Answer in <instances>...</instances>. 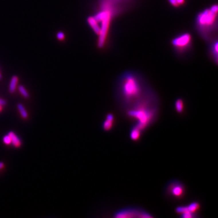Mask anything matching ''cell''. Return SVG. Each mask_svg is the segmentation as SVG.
<instances>
[{
  "mask_svg": "<svg viewBox=\"0 0 218 218\" xmlns=\"http://www.w3.org/2000/svg\"><path fill=\"white\" fill-rule=\"evenodd\" d=\"M151 89L140 74L133 72H125L116 83L115 98L118 107L123 112Z\"/></svg>",
  "mask_w": 218,
  "mask_h": 218,
  "instance_id": "cell-1",
  "label": "cell"
},
{
  "mask_svg": "<svg viewBox=\"0 0 218 218\" xmlns=\"http://www.w3.org/2000/svg\"><path fill=\"white\" fill-rule=\"evenodd\" d=\"M159 111V99L151 89L144 96L123 111L127 118L143 132L156 121Z\"/></svg>",
  "mask_w": 218,
  "mask_h": 218,
  "instance_id": "cell-2",
  "label": "cell"
},
{
  "mask_svg": "<svg viewBox=\"0 0 218 218\" xmlns=\"http://www.w3.org/2000/svg\"><path fill=\"white\" fill-rule=\"evenodd\" d=\"M114 13L115 10L112 2H111L110 0H104L102 4V9L94 17L98 23L101 24L100 27V32L98 35L99 40L98 42V47L100 48H102L105 44L111 20Z\"/></svg>",
  "mask_w": 218,
  "mask_h": 218,
  "instance_id": "cell-3",
  "label": "cell"
},
{
  "mask_svg": "<svg viewBox=\"0 0 218 218\" xmlns=\"http://www.w3.org/2000/svg\"><path fill=\"white\" fill-rule=\"evenodd\" d=\"M218 7L213 4L210 7L200 12L196 18V24L202 32L205 34L213 29L217 21Z\"/></svg>",
  "mask_w": 218,
  "mask_h": 218,
  "instance_id": "cell-4",
  "label": "cell"
},
{
  "mask_svg": "<svg viewBox=\"0 0 218 218\" xmlns=\"http://www.w3.org/2000/svg\"><path fill=\"white\" fill-rule=\"evenodd\" d=\"M186 192L185 185L178 179L170 180L165 185L164 194L171 200L179 201L184 199Z\"/></svg>",
  "mask_w": 218,
  "mask_h": 218,
  "instance_id": "cell-5",
  "label": "cell"
},
{
  "mask_svg": "<svg viewBox=\"0 0 218 218\" xmlns=\"http://www.w3.org/2000/svg\"><path fill=\"white\" fill-rule=\"evenodd\" d=\"M115 218H153L150 212L140 206H127L117 210L112 215Z\"/></svg>",
  "mask_w": 218,
  "mask_h": 218,
  "instance_id": "cell-6",
  "label": "cell"
},
{
  "mask_svg": "<svg viewBox=\"0 0 218 218\" xmlns=\"http://www.w3.org/2000/svg\"><path fill=\"white\" fill-rule=\"evenodd\" d=\"M192 43V36L189 33H183L175 37L172 44L177 52L184 53L188 50Z\"/></svg>",
  "mask_w": 218,
  "mask_h": 218,
  "instance_id": "cell-7",
  "label": "cell"
},
{
  "mask_svg": "<svg viewBox=\"0 0 218 218\" xmlns=\"http://www.w3.org/2000/svg\"><path fill=\"white\" fill-rule=\"evenodd\" d=\"M201 209V204L198 201H193L187 205L178 206L175 209V213L178 215L185 212H191L193 213H199Z\"/></svg>",
  "mask_w": 218,
  "mask_h": 218,
  "instance_id": "cell-8",
  "label": "cell"
},
{
  "mask_svg": "<svg viewBox=\"0 0 218 218\" xmlns=\"http://www.w3.org/2000/svg\"><path fill=\"white\" fill-rule=\"evenodd\" d=\"M115 123V116L113 113H109L102 124V129L104 131H110L112 130Z\"/></svg>",
  "mask_w": 218,
  "mask_h": 218,
  "instance_id": "cell-9",
  "label": "cell"
},
{
  "mask_svg": "<svg viewBox=\"0 0 218 218\" xmlns=\"http://www.w3.org/2000/svg\"><path fill=\"white\" fill-rule=\"evenodd\" d=\"M143 131L134 124L131 126L129 132V137L132 141H140L143 134Z\"/></svg>",
  "mask_w": 218,
  "mask_h": 218,
  "instance_id": "cell-10",
  "label": "cell"
},
{
  "mask_svg": "<svg viewBox=\"0 0 218 218\" xmlns=\"http://www.w3.org/2000/svg\"><path fill=\"white\" fill-rule=\"evenodd\" d=\"M87 22L94 31V32L96 34L99 35L100 32V25L98 21L96 19V18L94 17H90L87 18Z\"/></svg>",
  "mask_w": 218,
  "mask_h": 218,
  "instance_id": "cell-11",
  "label": "cell"
},
{
  "mask_svg": "<svg viewBox=\"0 0 218 218\" xmlns=\"http://www.w3.org/2000/svg\"><path fill=\"white\" fill-rule=\"evenodd\" d=\"M174 105V109L178 114L181 115L184 113V108H185V103H184V100L182 98H179L175 100Z\"/></svg>",
  "mask_w": 218,
  "mask_h": 218,
  "instance_id": "cell-12",
  "label": "cell"
},
{
  "mask_svg": "<svg viewBox=\"0 0 218 218\" xmlns=\"http://www.w3.org/2000/svg\"><path fill=\"white\" fill-rule=\"evenodd\" d=\"M8 135L11 138V144L13 146L16 148H19L21 146V141L20 138L12 131H9Z\"/></svg>",
  "mask_w": 218,
  "mask_h": 218,
  "instance_id": "cell-13",
  "label": "cell"
},
{
  "mask_svg": "<svg viewBox=\"0 0 218 218\" xmlns=\"http://www.w3.org/2000/svg\"><path fill=\"white\" fill-rule=\"evenodd\" d=\"M18 83V77L16 75L13 76L11 78V79H10V81L9 83V90L10 93H13L15 92Z\"/></svg>",
  "mask_w": 218,
  "mask_h": 218,
  "instance_id": "cell-14",
  "label": "cell"
},
{
  "mask_svg": "<svg viewBox=\"0 0 218 218\" xmlns=\"http://www.w3.org/2000/svg\"><path fill=\"white\" fill-rule=\"evenodd\" d=\"M17 108L19 113L21 114V117H22L23 119H27L28 118L29 115L27 110H26V109H25L24 106L22 104L19 103L17 104Z\"/></svg>",
  "mask_w": 218,
  "mask_h": 218,
  "instance_id": "cell-15",
  "label": "cell"
},
{
  "mask_svg": "<svg viewBox=\"0 0 218 218\" xmlns=\"http://www.w3.org/2000/svg\"><path fill=\"white\" fill-rule=\"evenodd\" d=\"M179 216L181 218H198L201 217L199 213H193L188 211L183 213L181 215H179Z\"/></svg>",
  "mask_w": 218,
  "mask_h": 218,
  "instance_id": "cell-16",
  "label": "cell"
},
{
  "mask_svg": "<svg viewBox=\"0 0 218 218\" xmlns=\"http://www.w3.org/2000/svg\"><path fill=\"white\" fill-rule=\"evenodd\" d=\"M211 54L213 55V58L215 59L216 62H217V42L216 40L212 44V46L211 47Z\"/></svg>",
  "mask_w": 218,
  "mask_h": 218,
  "instance_id": "cell-17",
  "label": "cell"
},
{
  "mask_svg": "<svg viewBox=\"0 0 218 218\" xmlns=\"http://www.w3.org/2000/svg\"><path fill=\"white\" fill-rule=\"evenodd\" d=\"M18 90L19 91L20 93L23 95V97L25 98H29L30 97V94L28 92V90L25 89V88L22 86V85H20V86L18 87Z\"/></svg>",
  "mask_w": 218,
  "mask_h": 218,
  "instance_id": "cell-18",
  "label": "cell"
},
{
  "mask_svg": "<svg viewBox=\"0 0 218 218\" xmlns=\"http://www.w3.org/2000/svg\"><path fill=\"white\" fill-rule=\"evenodd\" d=\"M3 142L6 145H10L11 144V138H10V136L7 134V135H5L3 138Z\"/></svg>",
  "mask_w": 218,
  "mask_h": 218,
  "instance_id": "cell-19",
  "label": "cell"
},
{
  "mask_svg": "<svg viewBox=\"0 0 218 218\" xmlns=\"http://www.w3.org/2000/svg\"><path fill=\"white\" fill-rule=\"evenodd\" d=\"M56 38L59 40H63L65 38V34L63 32H58L56 34Z\"/></svg>",
  "mask_w": 218,
  "mask_h": 218,
  "instance_id": "cell-20",
  "label": "cell"
},
{
  "mask_svg": "<svg viewBox=\"0 0 218 218\" xmlns=\"http://www.w3.org/2000/svg\"><path fill=\"white\" fill-rule=\"evenodd\" d=\"M168 1L173 7H179V5L176 1V0H168Z\"/></svg>",
  "mask_w": 218,
  "mask_h": 218,
  "instance_id": "cell-21",
  "label": "cell"
},
{
  "mask_svg": "<svg viewBox=\"0 0 218 218\" xmlns=\"http://www.w3.org/2000/svg\"><path fill=\"white\" fill-rule=\"evenodd\" d=\"M6 104H7V101L6 100L0 98V105H2L4 107V106L6 105Z\"/></svg>",
  "mask_w": 218,
  "mask_h": 218,
  "instance_id": "cell-22",
  "label": "cell"
},
{
  "mask_svg": "<svg viewBox=\"0 0 218 218\" xmlns=\"http://www.w3.org/2000/svg\"><path fill=\"white\" fill-rule=\"evenodd\" d=\"M176 1L179 5V6H181V5L184 4L185 0H176Z\"/></svg>",
  "mask_w": 218,
  "mask_h": 218,
  "instance_id": "cell-23",
  "label": "cell"
},
{
  "mask_svg": "<svg viewBox=\"0 0 218 218\" xmlns=\"http://www.w3.org/2000/svg\"><path fill=\"white\" fill-rule=\"evenodd\" d=\"M5 166V164L3 162H0V170H2Z\"/></svg>",
  "mask_w": 218,
  "mask_h": 218,
  "instance_id": "cell-24",
  "label": "cell"
},
{
  "mask_svg": "<svg viewBox=\"0 0 218 218\" xmlns=\"http://www.w3.org/2000/svg\"><path fill=\"white\" fill-rule=\"evenodd\" d=\"M3 106L0 105V112H1V111L3 110Z\"/></svg>",
  "mask_w": 218,
  "mask_h": 218,
  "instance_id": "cell-25",
  "label": "cell"
},
{
  "mask_svg": "<svg viewBox=\"0 0 218 218\" xmlns=\"http://www.w3.org/2000/svg\"><path fill=\"white\" fill-rule=\"evenodd\" d=\"M1 79V73H0V79Z\"/></svg>",
  "mask_w": 218,
  "mask_h": 218,
  "instance_id": "cell-26",
  "label": "cell"
}]
</instances>
